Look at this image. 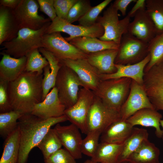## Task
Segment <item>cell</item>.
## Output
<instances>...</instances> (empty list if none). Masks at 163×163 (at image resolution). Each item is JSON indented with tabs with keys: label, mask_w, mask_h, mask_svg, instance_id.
Returning <instances> with one entry per match:
<instances>
[{
	"label": "cell",
	"mask_w": 163,
	"mask_h": 163,
	"mask_svg": "<svg viewBox=\"0 0 163 163\" xmlns=\"http://www.w3.org/2000/svg\"><path fill=\"white\" fill-rule=\"evenodd\" d=\"M77 0H54V6L57 17L66 20L68 14Z\"/></svg>",
	"instance_id": "41"
},
{
	"label": "cell",
	"mask_w": 163,
	"mask_h": 163,
	"mask_svg": "<svg viewBox=\"0 0 163 163\" xmlns=\"http://www.w3.org/2000/svg\"><path fill=\"white\" fill-rule=\"evenodd\" d=\"M148 47V43L127 32L121 37L115 63L126 65L138 62L149 53Z\"/></svg>",
	"instance_id": "7"
},
{
	"label": "cell",
	"mask_w": 163,
	"mask_h": 163,
	"mask_svg": "<svg viewBox=\"0 0 163 163\" xmlns=\"http://www.w3.org/2000/svg\"><path fill=\"white\" fill-rule=\"evenodd\" d=\"M123 144L101 142L91 159L102 163H118V158Z\"/></svg>",
	"instance_id": "29"
},
{
	"label": "cell",
	"mask_w": 163,
	"mask_h": 163,
	"mask_svg": "<svg viewBox=\"0 0 163 163\" xmlns=\"http://www.w3.org/2000/svg\"><path fill=\"white\" fill-rule=\"evenodd\" d=\"M83 163H102L101 162H97L94 161L91 159H87L85 160Z\"/></svg>",
	"instance_id": "46"
},
{
	"label": "cell",
	"mask_w": 163,
	"mask_h": 163,
	"mask_svg": "<svg viewBox=\"0 0 163 163\" xmlns=\"http://www.w3.org/2000/svg\"><path fill=\"white\" fill-rule=\"evenodd\" d=\"M136 0H116L113 3L114 8L121 12L123 16H126L127 7L133 2Z\"/></svg>",
	"instance_id": "43"
},
{
	"label": "cell",
	"mask_w": 163,
	"mask_h": 163,
	"mask_svg": "<svg viewBox=\"0 0 163 163\" xmlns=\"http://www.w3.org/2000/svg\"><path fill=\"white\" fill-rule=\"evenodd\" d=\"M39 6L37 1L21 0L14 10L15 18L21 29L27 28L38 30L50 22L51 20L39 15Z\"/></svg>",
	"instance_id": "10"
},
{
	"label": "cell",
	"mask_w": 163,
	"mask_h": 163,
	"mask_svg": "<svg viewBox=\"0 0 163 163\" xmlns=\"http://www.w3.org/2000/svg\"><path fill=\"white\" fill-rule=\"evenodd\" d=\"M0 163H17L20 147L18 128L6 139Z\"/></svg>",
	"instance_id": "30"
},
{
	"label": "cell",
	"mask_w": 163,
	"mask_h": 163,
	"mask_svg": "<svg viewBox=\"0 0 163 163\" xmlns=\"http://www.w3.org/2000/svg\"><path fill=\"white\" fill-rule=\"evenodd\" d=\"M66 109L54 87L43 101L34 105L31 114L42 119H47L64 115Z\"/></svg>",
	"instance_id": "18"
},
{
	"label": "cell",
	"mask_w": 163,
	"mask_h": 163,
	"mask_svg": "<svg viewBox=\"0 0 163 163\" xmlns=\"http://www.w3.org/2000/svg\"><path fill=\"white\" fill-rule=\"evenodd\" d=\"M145 0H137L127 15L130 18L133 17L136 13L139 10L145 8Z\"/></svg>",
	"instance_id": "44"
},
{
	"label": "cell",
	"mask_w": 163,
	"mask_h": 163,
	"mask_svg": "<svg viewBox=\"0 0 163 163\" xmlns=\"http://www.w3.org/2000/svg\"><path fill=\"white\" fill-rule=\"evenodd\" d=\"M67 120L64 115L47 119L31 113L23 115L18 122L20 147L17 163H26L31 151L37 147L51 127Z\"/></svg>",
	"instance_id": "2"
},
{
	"label": "cell",
	"mask_w": 163,
	"mask_h": 163,
	"mask_svg": "<svg viewBox=\"0 0 163 163\" xmlns=\"http://www.w3.org/2000/svg\"><path fill=\"white\" fill-rule=\"evenodd\" d=\"M40 11L46 14L52 21L57 17L54 6V0H37Z\"/></svg>",
	"instance_id": "42"
},
{
	"label": "cell",
	"mask_w": 163,
	"mask_h": 163,
	"mask_svg": "<svg viewBox=\"0 0 163 163\" xmlns=\"http://www.w3.org/2000/svg\"><path fill=\"white\" fill-rule=\"evenodd\" d=\"M160 153L159 149L147 139L130 155L127 163H159Z\"/></svg>",
	"instance_id": "27"
},
{
	"label": "cell",
	"mask_w": 163,
	"mask_h": 163,
	"mask_svg": "<svg viewBox=\"0 0 163 163\" xmlns=\"http://www.w3.org/2000/svg\"><path fill=\"white\" fill-rule=\"evenodd\" d=\"M51 23H48L38 30L27 28L20 29L16 37L2 44L3 50L1 52L19 58L26 56L35 49L43 47V37Z\"/></svg>",
	"instance_id": "3"
},
{
	"label": "cell",
	"mask_w": 163,
	"mask_h": 163,
	"mask_svg": "<svg viewBox=\"0 0 163 163\" xmlns=\"http://www.w3.org/2000/svg\"><path fill=\"white\" fill-rule=\"evenodd\" d=\"M132 82L127 78L101 80L93 91L106 107L119 113L129 95Z\"/></svg>",
	"instance_id": "4"
},
{
	"label": "cell",
	"mask_w": 163,
	"mask_h": 163,
	"mask_svg": "<svg viewBox=\"0 0 163 163\" xmlns=\"http://www.w3.org/2000/svg\"><path fill=\"white\" fill-rule=\"evenodd\" d=\"M133 127L126 120H120L110 125L101 133V142L123 143L131 133Z\"/></svg>",
	"instance_id": "25"
},
{
	"label": "cell",
	"mask_w": 163,
	"mask_h": 163,
	"mask_svg": "<svg viewBox=\"0 0 163 163\" xmlns=\"http://www.w3.org/2000/svg\"><path fill=\"white\" fill-rule=\"evenodd\" d=\"M145 8L155 26L157 34L163 32V0H146Z\"/></svg>",
	"instance_id": "32"
},
{
	"label": "cell",
	"mask_w": 163,
	"mask_h": 163,
	"mask_svg": "<svg viewBox=\"0 0 163 163\" xmlns=\"http://www.w3.org/2000/svg\"><path fill=\"white\" fill-rule=\"evenodd\" d=\"M91 7L89 0H77L70 9L66 20L72 24L78 21Z\"/></svg>",
	"instance_id": "38"
},
{
	"label": "cell",
	"mask_w": 163,
	"mask_h": 163,
	"mask_svg": "<svg viewBox=\"0 0 163 163\" xmlns=\"http://www.w3.org/2000/svg\"><path fill=\"white\" fill-rule=\"evenodd\" d=\"M43 48L60 60L87 59L88 54L76 48L65 39L60 32L46 34L43 37Z\"/></svg>",
	"instance_id": "9"
},
{
	"label": "cell",
	"mask_w": 163,
	"mask_h": 163,
	"mask_svg": "<svg viewBox=\"0 0 163 163\" xmlns=\"http://www.w3.org/2000/svg\"><path fill=\"white\" fill-rule=\"evenodd\" d=\"M40 52L39 49H37L30 52L26 56L27 61L25 71L43 74L44 68L49 64L46 58L42 57Z\"/></svg>",
	"instance_id": "35"
},
{
	"label": "cell",
	"mask_w": 163,
	"mask_h": 163,
	"mask_svg": "<svg viewBox=\"0 0 163 163\" xmlns=\"http://www.w3.org/2000/svg\"><path fill=\"white\" fill-rule=\"evenodd\" d=\"M60 141L54 129L51 128L37 145L41 151L44 160L61 149Z\"/></svg>",
	"instance_id": "31"
},
{
	"label": "cell",
	"mask_w": 163,
	"mask_h": 163,
	"mask_svg": "<svg viewBox=\"0 0 163 163\" xmlns=\"http://www.w3.org/2000/svg\"><path fill=\"white\" fill-rule=\"evenodd\" d=\"M102 133L97 130L89 131L82 139L81 151L82 154L91 158L94 155L99 144V140Z\"/></svg>",
	"instance_id": "36"
},
{
	"label": "cell",
	"mask_w": 163,
	"mask_h": 163,
	"mask_svg": "<svg viewBox=\"0 0 163 163\" xmlns=\"http://www.w3.org/2000/svg\"><path fill=\"white\" fill-rule=\"evenodd\" d=\"M162 118L161 114L156 110L146 108L139 110L126 120L133 127L140 125L155 128L156 136L160 138L163 134V131L160 128Z\"/></svg>",
	"instance_id": "23"
},
{
	"label": "cell",
	"mask_w": 163,
	"mask_h": 163,
	"mask_svg": "<svg viewBox=\"0 0 163 163\" xmlns=\"http://www.w3.org/2000/svg\"><path fill=\"white\" fill-rule=\"evenodd\" d=\"M118 49H110L88 54L87 60L101 74H111L117 71L115 61Z\"/></svg>",
	"instance_id": "22"
},
{
	"label": "cell",
	"mask_w": 163,
	"mask_h": 163,
	"mask_svg": "<svg viewBox=\"0 0 163 163\" xmlns=\"http://www.w3.org/2000/svg\"><path fill=\"white\" fill-rule=\"evenodd\" d=\"M23 115L19 112L12 110L0 113V135L6 138L18 127V120Z\"/></svg>",
	"instance_id": "34"
},
{
	"label": "cell",
	"mask_w": 163,
	"mask_h": 163,
	"mask_svg": "<svg viewBox=\"0 0 163 163\" xmlns=\"http://www.w3.org/2000/svg\"><path fill=\"white\" fill-rule=\"evenodd\" d=\"M150 56H147L140 62L132 64L123 65L115 64L117 71L111 74H101V80L122 78H130L143 85L145 69L150 61Z\"/></svg>",
	"instance_id": "19"
},
{
	"label": "cell",
	"mask_w": 163,
	"mask_h": 163,
	"mask_svg": "<svg viewBox=\"0 0 163 163\" xmlns=\"http://www.w3.org/2000/svg\"><path fill=\"white\" fill-rule=\"evenodd\" d=\"M80 86L82 84L75 72L70 68L62 65L57 75L55 87L60 100L66 109L76 102Z\"/></svg>",
	"instance_id": "5"
},
{
	"label": "cell",
	"mask_w": 163,
	"mask_h": 163,
	"mask_svg": "<svg viewBox=\"0 0 163 163\" xmlns=\"http://www.w3.org/2000/svg\"><path fill=\"white\" fill-rule=\"evenodd\" d=\"M56 32H63L68 34L69 36L64 38L69 42L71 39L78 37H88L99 38L103 35L104 30L98 22L91 27H85L80 25H73L57 17L48 26L46 34Z\"/></svg>",
	"instance_id": "12"
},
{
	"label": "cell",
	"mask_w": 163,
	"mask_h": 163,
	"mask_svg": "<svg viewBox=\"0 0 163 163\" xmlns=\"http://www.w3.org/2000/svg\"><path fill=\"white\" fill-rule=\"evenodd\" d=\"M112 1L105 0L97 5L91 7L85 15L78 21L79 25L85 27L94 25L97 23L100 14Z\"/></svg>",
	"instance_id": "37"
},
{
	"label": "cell",
	"mask_w": 163,
	"mask_h": 163,
	"mask_svg": "<svg viewBox=\"0 0 163 163\" xmlns=\"http://www.w3.org/2000/svg\"><path fill=\"white\" fill-rule=\"evenodd\" d=\"M0 79L9 82L17 78L24 71L27 61L26 56L19 58L1 52Z\"/></svg>",
	"instance_id": "20"
},
{
	"label": "cell",
	"mask_w": 163,
	"mask_h": 163,
	"mask_svg": "<svg viewBox=\"0 0 163 163\" xmlns=\"http://www.w3.org/2000/svg\"><path fill=\"white\" fill-rule=\"evenodd\" d=\"M130 22L127 32L139 40L148 43L157 35L155 26L149 15L145 8L138 11Z\"/></svg>",
	"instance_id": "16"
},
{
	"label": "cell",
	"mask_w": 163,
	"mask_h": 163,
	"mask_svg": "<svg viewBox=\"0 0 163 163\" xmlns=\"http://www.w3.org/2000/svg\"><path fill=\"white\" fill-rule=\"evenodd\" d=\"M146 108L155 109L143 85L132 80L129 95L119 112L121 120H126L139 110Z\"/></svg>",
	"instance_id": "14"
},
{
	"label": "cell",
	"mask_w": 163,
	"mask_h": 163,
	"mask_svg": "<svg viewBox=\"0 0 163 163\" xmlns=\"http://www.w3.org/2000/svg\"><path fill=\"white\" fill-rule=\"evenodd\" d=\"M39 50L46 58L49 64L43 69L42 101L49 93L50 89L55 87L57 75L62 64L60 60L51 52L43 47L39 48Z\"/></svg>",
	"instance_id": "21"
},
{
	"label": "cell",
	"mask_w": 163,
	"mask_h": 163,
	"mask_svg": "<svg viewBox=\"0 0 163 163\" xmlns=\"http://www.w3.org/2000/svg\"><path fill=\"white\" fill-rule=\"evenodd\" d=\"M118 11L111 3L104 11L103 16L98 17L97 22L99 23L104 30L103 35L99 38L100 40L113 41L119 45L123 35L127 32L130 18L127 15L119 20Z\"/></svg>",
	"instance_id": "6"
},
{
	"label": "cell",
	"mask_w": 163,
	"mask_h": 163,
	"mask_svg": "<svg viewBox=\"0 0 163 163\" xmlns=\"http://www.w3.org/2000/svg\"><path fill=\"white\" fill-rule=\"evenodd\" d=\"M148 50L150 59L145 69L144 72L163 61V32L157 34L148 43Z\"/></svg>",
	"instance_id": "33"
},
{
	"label": "cell",
	"mask_w": 163,
	"mask_h": 163,
	"mask_svg": "<svg viewBox=\"0 0 163 163\" xmlns=\"http://www.w3.org/2000/svg\"><path fill=\"white\" fill-rule=\"evenodd\" d=\"M160 125L162 126L163 129V120H161L160 121ZM162 139L163 140V134L162 137Z\"/></svg>",
	"instance_id": "47"
},
{
	"label": "cell",
	"mask_w": 163,
	"mask_h": 163,
	"mask_svg": "<svg viewBox=\"0 0 163 163\" xmlns=\"http://www.w3.org/2000/svg\"><path fill=\"white\" fill-rule=\"evenodd\" d=\"M8 83L0 79V113L12 110L8 93Z\"/></svg>",
	"instance_id": "40"
},
{
	"label": "cell",
	"mask_w": 163,
	"mask_h": 163,
	"mask_svg": "<svg viewBox=\"0 0 163 163\" xmlns=\"http://www.w3.org/2000/svg\"><path fill=\"white\" fill-rule=\"evenodd\" d=\"M69 42L88 54L107 49H118L119 46V45L113 41H103L97 38L88 37H75Z\"/></svg>",
	"instance_id": "26"
},
{
	"label": "cell",
	"mask_w": 163,
	"mask_h": 163,
	"mask_svg": "<svg viewBox=\"0 0 163 163\" xmlns=\"http://www.w3.org/2000/svg\"><path fill=\"white\" fill-rule=\"evenodd\" d=\"M143 86L155 109L163 110V61L145 72Z\"/></svg>",
	"instance_id": "11"
},
{
	"label": "cell",
	"mask_w": 163,
	"mask_h": 163,
	"mask_svg": "<svg viewBox=\"0 0 163 163\" xmlns=\"http://www.w3.org/2000/svg\"><path fill=\"white\" fill-rule=\"evenodd\" d=\"M21 0H0V6H2L14 10Z\"/></svg>",
	"instance_id": "45"
},
{
	"label": "cell",
	"mask_w": 163,
	"mask_h": 163,
	"mask_svg": "<svg viewBox=\"0 0 163 163\" xmlns=\"http://www.w3.org/2000/svg\"><path fill=\"white\" fill-rule=\"evenodd\" d=\"M147 130L142 128H133L130 135L123 144L119 156L118 163H127L130 155L139 146L144 140L148 139Z\"/></svg>",
	"instance_id": "28"
},
{
	"label": "cell",
	"mask_w": 163,
	"mask_h": 163,
	"mask_svg": "<svg viewBox=\"0 0 163 163\" xmlns=\"http://www.w3.org/2000/svg\"><path fill=\"white\" fill-rule=\"evenodd\" d=\"M62 65L72 69L80 80L82 87L92 91L96 90L101 81V74L87 59L60 60Z\"/></svg>",
	"instance_id": "15"
},
{
	"label": "cell",
	"mask_w": 163,
	"mask_h": 163,
	"mask_svg": "<svg viewBox=\"0 0 163 163\" xmlns=\"http://www.w3.org/2000/svg\"><path fill=\"white\" fill-rule=\"evenodd\" d=\"M54 129L65 149L76 159L82 158L81 148L82 139L79 128L72 123L67 126L58 123Z\"/></svg>",
	"instance_id": "17"
},
{
	"label": "cell",
	"mask_w": 163,
	"mask_h": 163,
	"mask_svg": "<svg viewBox=\"0 0 163 163\" xmlns=\"http://www.w3.org/2000/svg\"><path fill=\"white\" fill-rule=\"evenodd\" d=\"M120 120L119 112L107 107L95 96L88 116V132L97 130L102 133L111 124Z\"/></svg>",
	"instance_id": "13"
},
{
	"label": "cell",
	"mask_w": 163,
	"mask_h": 163,
	"mask_svg": "<svg viewBox=\"0 0 163 163\" xmlns=\"http://www.w3.org/2000/svg\"><path fill=\"white\" fill-rule=\"evenodd\" d=\"M95 96L92 91L82 87L79 90L76 103L66 109L64 112V115L68 120L76 126L82 133L86 134L88 132V116Z\"/></svg>",
	"instance_id": "8"
},
{
	"label": "cell",
	"mask_w": 163,
	"mask_h": 163,
	"mask_svg": "<svg viewBox=\"0 0 163 163\" xmlns=\"http://www.w3.org/2000/svg\"><path fill=\"white\" fill-rule=\"evenodd\" d=\"M20 29L14 10L0 6V45L16 37Z\"/></svg>",
	"instance_id": "24"
},
{
	"label": "cell",
	"mask_w": 163,
	"mask_h": 163,
	"mask_svg": "<svg viewBox=\"0 0 163 163\" xmlns=\"http://www.w3.org/2000/svg\"><path fill=\"white\" fill-rule=\"evenodd\" d=\"M75 159L66 150L61 148L44 161L45 163H76Z\"/></svg>",
	"instance_id": "39"
},
{
	"label": "cell",
	"mask_w": 163,
	"mask_h": 163,
	"mask_svg": "<svg viewBox=\"0 0 163 163\" xmlns=\"http://www.w3.org/2000/svg\"><path fill=\"white\" fill-rule=\"evenodd\" d=\"M43 74L24 71L8 83V93L12 110L22 115L31 113L34 105L42 101Z\"/></svg>",
	"instance_id": "1"
}]
</instances>
